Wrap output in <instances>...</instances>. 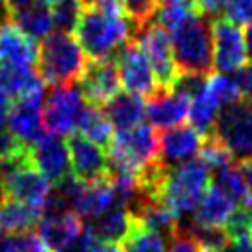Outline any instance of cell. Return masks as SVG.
<instances>
[{
    "label": "cell",
    "mask_w": 252,
    "mask_h": 252,
    "mask_svg": "<svg viewBox=\"0 0 252 252\" xmlns=\"http://www.w3.org/2000/svg\"><path fill=\"white\" fill-rule=\"evenodd\" d=\"M209 183L211 169L201 158H193L179 165L165 167L156 199L163 203L177 219H181L195 213Z\"/></svg>",
    "instance_id": "1"
},
{
    "label": "cell",
    "mask_w": 252,
    "mask_h": 252,
    "mask_svg": "<svg viewBox=\"0 0 252 252\" xmlns=\"http://www.w3.org/2000/svg\"><path fill=\"white\" fill-rule=\"evenodd\" d=\"M138 43L150 61V67L156 75L159 89L171 91V85L179 75V69L173 59L169 33L158 22H150L138 32Z\"/></svg>",
    "instance_id": "8"
},
{
    "label": "cell",
    "mask_w": 252,
    "mask_h": 252,
    "mask_svg": "<svg viewBox=\"0 0 252 252\" xmlns=\"http://www.w3.org/2000/svg\"><path fill=\"white\" fill-rule=\"evenodd\" d=\"M201 159L207 163L209 169H222L230 163H234V158L232 154L228 152V148L215 136V134H209L203 138V146H201Z\"/></svg>",
    "instance_id": "32"
},
{
    "label": "cell",
    "mask_w": 252,
    "mask_h": 252,
    "mask_svg": "<svg viewBox=\"0 0 252 252\" xmlns=\"http://www.w3.org/2000/svg\"><path fill=\"white\" fill-rule=\"evenodd\" d=\"M236 165L240 169V175H242V181H244V189H246V195H244L242 203L252 209V158L240 159Z\"/></svg>",
    "instance_id": "41"
},
{
    "label": "cell",
    "mask_w": 252,
    "mask_h": 252,
    "mask_svg": "<svg viewBox=\"0 0 252 252\" xmlns=\"http://www.w3.org/2000/svg\"><path fill=\"white\" fill-rule=\"evenodd\" d=\"M205 93L207 96L219 106V108H224V106H230L234 102H238L242 96H240V91L236 87V81L234 77H228L224 73H211L207 77V85H205Z\"/></svg>",
    "instance_id": "28"
},
{
    "label": "cell",
    "mask_w": 252,
    "mask_h": 252,
    "mask_svg": "<svg viewBox=\"0 0 252 252\" xmlns=\"http://www.w3.org/2000/svg\"><path fill=\"white\" fill-rule=\"evenodd\" d=\"M203 146V136L193 126H173L159 134V161L165 167L179 165L197 158Z\"/></svg>",
    "instance_id": "15"
},
{
    "label": "cell",
    "mask_w": 252,
    "mask_h": 252,
    "mask_svg": "<svg viewBox=\"0 0 252 252\" xmlns=\"http://www.w3.org/2000/svg\"><path fill=\"white\" fill-rule=\"evenodd\" d=\"M224 230L228 232L230 240L242 238V236H252V209L248 205L240 203L228 217Z\"/></svg>",
    "instance_id": "34"
},
{
    "label": "cell",
    "mask_w": 252,
    "mask_h": 252,
    "mask_svg": "<svg viewBox=\"0 0 252 252\" xmlns=\"http://www.w3.org/2000/svg\"><path fill=\"white\" fill-rule=\"evenodd\" d=\"M8 132L26 148L37 144L43 136L41 102L39 100H12L6 116Z\"/></svg>",
    "instance_id": "16"
},
{
    "label": "cell",
    "mask_w": 252,
    "mask_h": 252,
    "mask_svg": "<svg viewBox=\"0 0 252 252\" xmlns=\"http://www.w3.org/2000/svg\"><path fill=\"white\" fill-rule=\"evenodd\" d=\"M132 224H134V219H132L128 207L124 203L114 201L100 217L93 219V222H89L87 226L93 232L96 242L120 244L132 230Z\"/></svg>",
    "instance_id": "20"
},
{
    "label": "cell",
    "mask_w": 252,
    "mask_h": 252,
    "mask_svg": "<svg viewBox=\"0 0 252 252\" xmlns=\"http://www.w3.org/2000/svg\"><path fill=\"white\" fill-rule=\"evenodd\" d=\"M213 183H217L236 203H242L244 201L246 189H244V181H242V175H240V169H238L236 163H230V165L215 171V181Z\"/></svg>",
    "instance_id": "33"
},
{
    "label": "cell",
    "mask_w": 252,
    "mask_h": 252,
    "mask_svg": "<svg viewBox=\"0 0 252 252\" xmlns=\"http://www.w3.org/2000/svg\"><path fill=\"white\" fill-rule=\"evenodd\" d=\"M207 77L209 75H203V73H179L171 85V91H175L191 100L203 93V89L207 85Z\"/></svg>",
    "instance_id": "35"
},
{
    "label": "cell",
    "mask_w": 252,
    "mask_h": 252,
    "mask_svg": "<svg viewBox=\"0 0 252 252\" xmlns=\"http://www.w3.org/2000/svg\"><path fill=\"white\" fill-rule=\"evenodd\" d=\"M6 199V193H4V185H2V177H0V203Z\"/></svg>",
    "instance_id": "48"
},
{
    "label": "cell",
    "mask_w": 252,
    "mask_h": 252,
    "mask_svg": "<svg viewBox=\"0 0 252 252\" xmlns=\"http://www.w3.org/2000/svg\"><path fill=\"white\" fill-rule=\"evenodd\" d=\"M43 217V207L22 203L16 199H4L0 203V232L20 234L37 226Z\"/></svg>",
    "instance_id": "22"
},
{
    "label": "cell",
    "mask_w": 252,
    "mask_h": 252,
    "mask_svg": "<svg viewBox=\"0 0 252 252\" xmlns=\"http://www.w3.org/2000/svg\"><path fill=\"white\" fill-rule=\"evenodd\" d=\"M158 8H159V0H122V12L132 24L134 33H138L144 26H148L156 18Z\"/></svg>",
    "instance_id": "31"
},
{
    "label": "cell",
    "mask_w": 252,
    "mask_h": 252,
    "mask_svg": "<svg viewBox=\"0 0 252 252\" xmlns=\"http://www.w3.org/2000/svg\"><path fill=\"white\" fill-rule=\"evenodd\" d=\"M85 98L75 85L51 89L43 100L41 124L49 136H69L79 122V116L85 108Z\"/></svg>",
    "instance_id": "6"
},
{
    "label": "cell",
    "mask_w": 252,
    "mask_h": 252,
    "mask_svg": "<svg viewBox=\"0 0 252 252\" xmlns=\"http://www.w3.org/2000/svg\"><path fill=\"white\" fill-rule=\"evenodd\" d=\"M104 114L108 116L112 128L116 132L130 130L144 122L146 118V102L144 96L132 94V93H118L112 100L104 104Z\"/></svg>",
    "instance_id": "21"
},
{
    "label": "cell",
    "mask_w": 252,
    "mask_h": 252,
    "mask_svg": "<svg viewBox=\"0 0 252 252\" xmlns=\"http://www.w3.org/2000/svg\"><path fill=\"white\" fill-rule=\"evenodd\" d=\"M240 203H236L217 183H209L201 203L197 205V209L193 213L191 224H197V226H224L228 217L232 215V211Z\"/></svg>",
    "instance_id": "19"
},
{
    "label": "cell",
    "mask_w": 252,
    "mask_h": 252,
    "mask_svg": "<svg viewBox=\"0 0 252 252\" xmlns=\"http://www.w3.org/2000/svg\"><path fill=\"white\" fill-rule=\"evenodd\" d=\"M120 75L114 59H91L79 77V91L87 104L104 106L120 93Z\"/></svg>",
    "instance_id": "11"
},
{
    "label": "cell",
    "mask_w": 252,
    "mask_h": 252,
    "mask_svg": "<svg viewBox=\"0 0 252 252\" xmlns=\"http://www.w3.org/2000/svg\"><path fill=\"white\" fill-rule=\"evenodd\" d=\"M234 81H236V87L240 91V96L252 98V63L250 65H242L236 71Z\"/></svg>",
    "instance_id": "40"
},
{
    "label": "cell",
    "mask_w": 252,
    "mask_h": 252,
    "mask_svg": "<svg viewBox=\"0 0 252 252\" xmlns=\"http://www.w3.org/2000/svg\"><path fill=\"white\" fill-rule=\"evenodd\" d=\"M189 98L175 91H158L148 98L146 114L154 128L167 130L179 126L189 116Z\"/></svg>",
    "instance_id": "18"
},
{
    "label": "cell",
    "mask_w": 252,
    "mask_h": 252,
    "mask_svg": "<svg viewBox=\"0 0 252 252\" xmlns=\"http://www.w3.org/2000/svg\"><path fill=\"white\" fill-rule=\"evenodd\" d=\"M0 177L6 199H16L22 203L43 207L51 191V183L45 179L43 173H39L32 165L28 152L20 158L0 161Z\"/></svg>",
    "instance_id": "5"
},
{
    "label": "cell",
    "mask_w": 252,
    "mask_h": 252,
    "mask_svg": "<svg viewBox=\"0 0 252 252\" xmlns=\"http://www.w3.org/2000/svg\"><path fill=\"white\" fill-rule=\"evenodd\" d=\"M213 134L228 148L232 158H252V116L248 112V104L238 100L220 108Z\"/></svg>",
    "instance_id": "9"
},
{
    "label": "cell",
    "mask_w": 252,
    "mask_h": 252,
    "mask_svg": "<svg viewBox=\"0 0 252 252\" xmlns=\"http://www.w3.org/2000/svg\"><path fill=\"white\" fill-rule=\"evenodd\" d=\"M94 236H93V232L89 230V226L87 224H83V230H81V234L69 244V246H65L61 252H93V248H94Z\"/></svg>",
    "instance_id": "38"
},
{
    "label": "cell",
    "mask_w": 252,
    "mask_h": 252,
    "mask_svg": "<svg viewBox=\"0 0 252 252\" xmlns=\"http://www.w3.org/2000/svg\"><path fill=\"white\" fill-rule=\"evenodd\" d=\"M181 228L193 238L199 252H217L220 248H226L228 242H232L224 226H197L189 222L187 226Z\"/></svg>",
    "instance_id": "29"
},
{
    "label": "cell",
    "mask_w": 252,
    "mask_h": 252,
    "mask_svg": "<svg viewBox=\"0 0 252 252\" xmlns=\"http://www.w3.org/2000/svg\"><path fill=\"white\" fill-rule=\"evenodd\" d=\"M93 252H122L120 244H110V242H94Z\"/></svg>",
    "instance_id": "46"
},
{
    "label": "cell",
    "mask_w": 252,
    "mask_h": 252,
    "mask_svg": "<svg viewBox=\"0 0 252 252\" xmlns=\"http://www.w3.org/2000/svg\"><path fill=\"white\" fill-rule=\"evenodd\" d=\"M199 4V8L203 10V14H211V16H217L220 10H222V2L224 0H195Z\"/></svg>",
    "instance_id": "43"
},
{
    "label": "cell",
    "mask_w": 252,
    "mask_h": 252,
    "mask_svg": "<svg viewBox=\"0 0 252 252\" xmlns=\"http://www.w3.org/2000/svg\"><path fill=\"white\" fill-rule=\"evenodd\" d=\"M248 112H250V116H252V98H250V104H248Z\"/></svg>",
    "instance_id": "51"
},
{
    "label": "cell",
    "mask_w": 252,
    "mask_h": 252,
    "mask_svg": "<svg viewBox=\"0 0 252 252\" xmlns=\"http://www.w3.org/2000/svg\"><path fill=\"white\" fill-rule=\"evenodd\" d=\"M201 14L203 10L195 0H161L156 18L165 32H171L183 22H187L189 18H195Z\"/></svg>",
    "instance_id": "25"
},
{
    "label": "cell",
    "mask_w": 252,
    "mask_h": 252,
    "mask_svg": "<svg viewBox=\"0 0 252 252\" xmlns=\"http://www.w3.org/2000/svg\"><path fill=\"white\" fill-rule=\"evenodd\" d=\"M232 252H252V236H242L232 240Z\"/></svg>",
    "instance_id": "45"
},
{
    "label": "cell",
    "mask_w": 252,
    "mask_h": 252,
    "mask_svg": "<svg viewBox=\"0 0 252 252\" xmlns=\"http://www.w3.org/2000/svg\"><path fill=\"white\" fill-rule=\"evenodd\" d=\"M244 35V47H246V57L252 61V24L246 26V30L242 32Z\"/></svg>",
    "instance_id": "47"
},
{
    "label": "cell",
    "mask_w": 252,
    "mask_h": 252,
    "mask_svg": "<svg viewBox=\"0 0 252 252\" xmlns=\"http://www.w3.org/2000/svg\"><path fill=\"white\" fill-rule=\"evenodd\" d=\"M134 28L132 24L122 18H112L91 4H85L79 22L73 30L77 43L81 45L87 59H110L114 53L132 39ZM136 35V33H134Z\"/></svg>",
    "instance_id": "2"
},
{
    "label": "cell",
    "mask_w": 252,
    "mask_h": 252,
    "mask_svg": "<svg viewBox=\"0 0 252 252\" xmlns=\"http://www.w3.org/2000/svg\"><path fill=\"white\" fill-rule=\"evenodd\" d=\"M83 230V220L73 211H61L43 215L37 222V236L43 240L49 252H61Z\"/></svg>",
    "instance_id": "17"
},
{
    "label": "cell",
    "mask_w": 252,
    "mask_h": 252,
    "mask_svg": "<svg viewBox=\"0 0 252 252\" xmlns=\"http://www.w3.org/2000/svg\"><path fill=\"white\" fill-rule=\"evenodd\" d=\"M87 4H91L93 8H96L98 12L112 16V18H122V0H87Z\"/></svg>",
    "instance_id": "42"
},
{
    "label": "cell",
    "mask_w": 252,
    "mask_h": 252,
    "mask_svg": "<svg viewBox=\"0 0 252 252\" xmlns=\"http://www.w3.org/2000/svg\"><path fill=\"white\" fill-rule=\"evenodd\" d=\"M85 4H87V0H55L51 4L53 26H57L59 32L71 33L79 22V16H81Z\"/></svg>",
    "instance_id": "30"
},
{
    "label": "cell",
    "mask_w": 252,
    "mask_h": 252,
    "mask_svg": "<svg viewBox=\"0 0 252 252\" xmlns=\"http://www.w3.org/2000/svg\"><path fill=\"white\" fill-rule=\"evenodd\" d=\"M2 2V6H4V10L8 12V16L10 14H14V12H18V10H22V8H26V6H30L32 2H35V0H0Z\"/></svg>",
    "instance_id": "44"
},
{
    "label": "cell",
    "mask_w": 252,
    "mask_h": 252,
    "mask_svg": "<svg viewBox=\"0 0 252 252\" xmlns=\"http://www.w3.org/2000/svg\"><path fill=\"white\" fill-rule=\"evenodd\" d=\"M222 12L224 18L236 26L252 24V0H224Z\"/></svg>",
    "instance_id": "37"
},
{
    "label": "cell",
    "mask_w": 252,
    "mask_h": 252,
    "mask_svg": "<svg viewBox=\"0 0 252 252\" xmlns=\"http://www.w3.org/2000/svg\"><path fill=\"white\" fill-rule=\"evenodd\" d=\"M122 252H165V238L134 220L132 230L120 242Z\"/></svg>",
    "instance_id": "27"
},
{
    "label": "cell",
    "mask_w": 252,
    "mask_h": 252,
    "mask_svg": "<svg viewBox=\"0 0 252 252\" xmlns=\"http://www.w3.org/2000/svg\"><path fill=\"white\" fill-rule=\"evenodd\" d=\"M171 51L179 73H203L211 75L213 69V43L211 22L205 14L189 18L175 30L167 32Z\"/></svg>",
    "instance_id": "4"
},
{
    "label": "cell",
    "mask_w": 252,
    "mask_h": 252,
    "mask_svg": "<svg viewBox=\"0 0 252 252\" xmlns=\"http://www.w3.org/2000/svg\"><path fill=\"white\" fill-rule=\"evenodd\" d=\"M211 43H213V69L217 73H236L246 65L244 35L236 24L224 16H217L211 22Z\"/></svg>",
    "instance_id": "10"
},
{
    "label": "cell",
    "mask_w": 252,
    "mask_h": 252,
    "mask_svg": "<svg viewBox=\"0 0 252 252\" xmlns=\"http://www.w3.org/2000/svg\"><path fill=\"white\" fill-rule=\"evenodd\" d=\"M69 148L71 173L81 181H93L108 173V159L104 148L87 140L81 134H69L65 140Z\"/></svg>",
    "instance_id": "13"
},
{
    "label": "cell",
    "mask_w": 252,
    "mask_h": 252,
    "mask_svg": "<svg viewBox=\"0 0 252 252\" xmlns=\"http://www.w3.org/2000/svg\"><path fill=\"white\" fill-rule=\"evenodd\" d=\"M87 63L89 59L77 43L75 35L57 30L41 39L35 69L47 87L57 89L79 81Z\"/></svg>",
    "instance_id": "3"
},
{
    "label": "cell",
    "mask_w": 252,
    "mask_h": 252,
    "mask_svg": "<svg viewBox=\"0 0 252 252\" xmlns=\"http://www.w3.org/2000/svg\"><path fill=\"white\" fill-rule=\"evenodd\" d=\"M39 43L26 35L10 20L0 26V65L14 69H33L37 63Z\"/></svg>",
    "instance_id": "14"
},
{
    "label": "cell",
    "mask_w": 252,
    "mask_h": 252,
    "mask_svg": "<svg viewBox=\"0 0 252 252\" xmlns=\"http://www.w3.org/2000/svg\"><path fill=\"white\" fill-rule=\"evenodd\" d=\"M6 252H49L37 232L28 230L20 234H8V248Z\"/></svg>",
    "instance_id": "36"
},
{
    "label": "cell",
    "mask_w": 252,
    "mask_h": 252,
    "mask_svg": "<svg viewBox=\"0 0 252 252\" xmlns=\"http://www.w3.org/2000/svg\"><path fill=\"white\" fill-rule=\"evenodd\" d=\"M219 112H220V108L207 96V93L203 89L201 94L191 98V102H189V116L187 118L191 120V126L205 138V136L215 132V124H217Z\"/></svg>",
    "instance_id": "26"
},
{
    "label": "cell",
    "mask_w": 252,
    "mask_h": 252,
    "mask_svg": "<svg viewBox=\"0 0 252 252\" xmlns=\"http://www.w3.org/2000/svg\"><path fill=\"white\" fill-rule=\"evenodd\" d=\"M28 158L32 165L45 175V179L53 185L61 183L71 175V159L67 142L61 136L45 134L37 144L28 148Z\"/></svg>",
    "instance_id": "12"
},
{
    "label": "cell",
    "mask_w": 252,
    "mask_h": 252,
    "mask_svg": "<svg viewBox=\"0 0 252 252\" xmlns=\"http://www.w3.org/2000/svg\"><path fill=\"white\" fill-rule=\"evenodd\" d=\"M169 240V248H167V252H199V248L195 246V242H193V238L179 226V230L171 236V238H167Z\"/></svg>",
    "instance_id": "39"
},
{
    "label": "cell",
    "mask_w": 252,
    "mask_h": 252,
    "mask_svg": "<svg viewBox=\"0 0 252 252\" xmlns=\"http://www.w3.org/2000/svg\"><path fill=\"white\" fill-rule=\"evenodd\" d=\"M41 2H45V4H47V6H49V8H51V4H53V2H55V0H41Z\"/></svg>",
    "instance_id": "49"
},
{
    "label": "cell",
    "mask_w": 252,
    "mask_h": 252,
    "mask_svg": "<svg viewBox=\"0 0 252 252\" xmlns=\"http://www.w3.org/2000/svg\"><path fill=\"white\" fill-rule=\"evenodd\" d=\"M114 63L120 75V85L126 93L140 94V96H154L159 89L156 75L150 67V61L140 47V43L132 37L128 39L116 53H114Z\"/></svg>",
    "instance_id": "7"
},
{
    "label": "cell",
    "mask_w": 252,
    "mask_h": 252,
    "mask_svg": "<svg viewBox=\"0 0 252 252\" xmlns=\"http://www.w3.org/2000/svg\"><path fill=\"white\" fill-rule=\"evenodd\" d=\"M217 252H232V250H230V248L226 246V248H220V250H217Z\"/></svg>",
    "instance_id": "50"
},
{
    "label": "cell",
    "mask_w": 252,
    "mask_h": 252,
    "mask_svg": "<svg viewBox=\"0 0 252 252\" xmlns=\"http://www.w3.org/2000/svg\"><path fill=\"white\" fill-rule=\"evenodd\" d=\"M8 20L18 26L26 35H30L32 39L35 41H41L45 39L51 32H53V18H51V8L41 2V0H35L32 2L30 6L14 12L8 16Z\"/></svg>",
    "instance_id": "23"
},
{
    "label": "cell",
    "mask_w": 252,
    "mask_h": 252,
    "mask_svg": "<svg viewBox=\"0 0 252 252\" xmlns=\"http://www.w3.org/2000/svg\"><path fill=\"white\" fill-rule=\"evenodd\" d=\"M77 130L81 136H85L87 140L94 142L100 148H108V144L114 138V128L108 116L100 106H93V104H85L77 122Z\"/></svg>",
    "instance_id": "24"
}]
</instances>
